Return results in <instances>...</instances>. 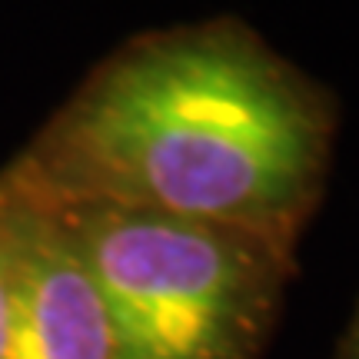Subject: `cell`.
I'll return each instance as SVG.
<instances>
[{
  "instance_id": "obj_4",
  "label": "cell",
  "mask_w": 359,
  "mask_h": 359,
  "mask_svg": "<svg viewBox=\"0 0 359 359\" xmlns=\"http://www.w3.org/2000/svg\"><path fill=\"white\" fill-rule=\"evenodd\" d=\"M11 320H13V269H11L7 236H4V226H0V359H4V353H7Z\"/></svg>"
},
{
  "instance_id": "obj_5",
  "label": "cell",
  "mask_w": 359,
  "mask_h": 359,
  "mask_svg": "<svg viewBox=\"0 0 359 359\" xmlns=\"http://www.w3.org/2000/svg\"><path fill=\"white\" fill-rule=\"evenodd\" d=\"M343 359H359V323H356V333H353V339H349L346 353H343Z\"/></svg>"
},
{
  "instance_id": "obj_2",
  "label": "cell",
  "mask_w": 359,
  "mask_h": 359,
  "mask_svg": "<svg viewBox=\"0 0 359 359\" xmlns=\"http://www.w3.org/2000/svg\"><path fill=\"white\" fill-rule=\"evenodd\" d=\"M47 206L100 296L114 359L257 356L280 299L283 250L147 210Z\"/></svg>"
},
{
  "instance_id": "obj_3",
  "label": "cell",
  "mask_w": 359,
  "mask_h": 359,
  "mask_svg": "<svg viewBox=\"0 0 359 359\" xmlns=\"http://www.w3.org/2000/svg\"><path fill=\"white\" fill-rule=\"evenodd\" d=\"M0 226L13 269L4 359H114L100 296L50 206L0 170Z\"/></svg>"
},
{
  "instance_id": "obj_1",
  "label": "cell",
  "mask_w": 359,
  "mask_h": 359,
  "mask_svg": "<svg viewBox=\"0 0 359 359\" xmlns=\"http://www.w3.org/2000/svg\"><path fill=\"white\" fill-rule=\"evenodd\" d=\"M330 123L240 27L133 40L4 167L47 203L213 223L290 250L320 190Z\"/></svg>"
}]
</instances>
